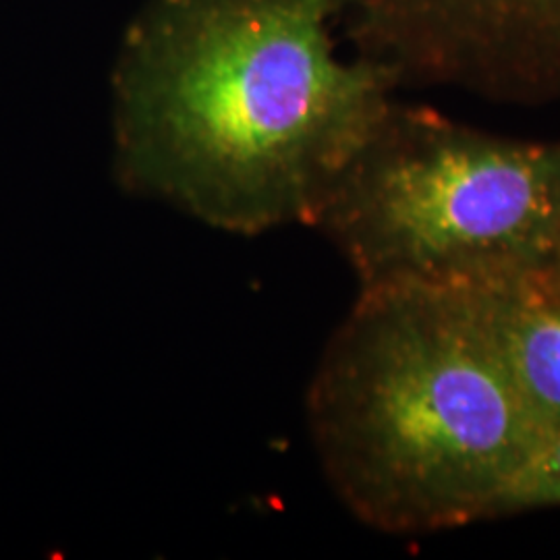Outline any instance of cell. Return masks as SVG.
<instances>
[{
    "label": "cell",
    "mask_w": 560,
    "mask_h": 560,
    "mask_svg": "<svg viewBox=\"0 0 560 560\" xmlns=\"http://www.w3.org/2000/svg\"><path fill=\"white\" fill-rule=\"evenodd\" d=\"M337 0H148L113 73L115 173L214 229L312 224L390 113L393 69L335 57Z\"/></svg>",
    "instance_id": "cell-1"
},
{
    "label": "cell",
    "mask_w": 560,
    "mask_h": 560,
    "mask_svg": "<svg viewBox=\"0 0 560 560\" xmlns=\"http://www.w3.org/2000/svg\"><path fill=\"white\" fill-rule=\"evenodd\" d=\"M312 224L361 287L469 291L529 275L560 252V145L390 108Z\"/></svg>",
    "instance_id": "cell-3"
},
{
    "label": "cell",
    "mask_w": 560,
    "mask_h": 560,
    "mask_svg": "<svg viewBox=\"0 0 560 560\" xmlns=\"http://www.w3.org/2000/svg\"><path fill=\"white\" fill-rule=\"evenodd\" d=\"M544 270H546V272H548V275H550V277L557 280L560 284V252L555 256V258H552V260H550V264H548Z\"/></svg>",
    "instance_id": "cell-6"
},
{
    "label": "cell",
    "mask_w": 560,
    "mask_h": 560,
    "mask_svg": "<svg viewBox=\"0 0 560 560\" xmlns=\"http://www.w3.org/2000/svg\"><path fill=\"white\" fill-rule=\"evenodd\" d=\"M544 506H560V434L546 436L521 465L504 486L494 517Z\"/></svg>",
    "instance_id": "cell-5"
},
{
    "label": "cell",
    "mask_w": 560,
    "mask_h": 560,
    "mask_svg": "<svg viewBox=\"0 0 560 560\" xmlns=\"http://www.w3.org/2000/svg\"><path fill=\"white\" fill-rule=\"evenodd\" d=\"M307 423L340 502L420 536L492 520L546 434L459 289L370 284L322 353Z\"/></svg>",
    "instance_id": "cell-2"
},
{
    "label": "cell",
    "mask_w": 560,
    "mask_h": 560,
    "mask_svg": "<svg viewBox=\"0 0 560 560\" xmlns=\"http://www.w3.org/2000/svg\"><path fill=\"white\" fill-rule=\"evenodd\" d=\"M546 436L560 434V284L544 268L465 291Z\"/></svg>",
    "instance_id": "cell-4"
}]
</instances>
